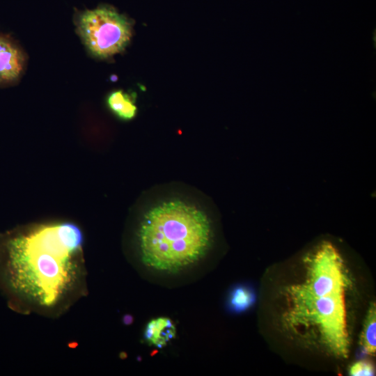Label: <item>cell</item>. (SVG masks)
<instances>
[{"mask_svg": "<svg viewBox=\"0 0 376 376\" xmlns=\"http://www.w3.org/2000/svg\"><path fill=\"white\" fill-rule=\"evenodd\" d=\"M84 234L69 221L17 226L0 233V290L19 312H58L81 295Z\"/></svg>", "mask_w": 376, "mask_h": 376, "instance_id": "obj_1", "label": "cell"}, {"mask_svg": "<svg viewBox=\"0 0 376 376\" xmlns=\"http://www.w3.org/2000/svg\"><path fill=\"white\" fill-rule=\"evenodd\" d=\"M301 274L281 290V326L292 338L338 359L348 357L347 295L352 281L345 256L331 238L303 253Z\"/></svg>", "mask_w": 376, "mask_h": 376, "instance_id": "obj_2", "label": "cell"}, {"mask_svg": "<svg viewBox=\"0 0 376 376\" xmlns=\"http://www.w3.org/2000/svg\"><path fill=\"white\" fill-rule=\"evenodd\" d=\"M136 236L142 263L168 274L178 273L199 262L213 242L207 214L180 199L164 201L150 207L139 224Z\"/></svg>", "mask_w": 376, "mask_h": 376, "instance_id": "obj_3", "label": "cell"}, {"mask_svg": "<svg viewBox=\"0 0 376 376\" xmlns=\"http://www.w3.org/2000/svg\"><path fill=\"white\" fill-rule=\"evenodd\" d=\"M77 32L90 53L100 58L123 51L132 36L127 18L104 6L83 12L77 20Z\"/></svg>", "mask_w": 376, "mask_h": 376, "instance_id": "obj_4", "label": "cell"}, {"mask_svg": "<svg viewBox=\"0 0 376 376\" xmlns=\"http://www.w3.org/2000/svg\"><path fill=\"white\" fill-rule=\"evenodd\" d=\"M26 55L10 36L0 34V88L13 85L22 77Z\"/></svg>", "mask_w": 376, "mask_h": 376, "instance_id": "obj_5", "label": "cell"}, {"mask_svg": "<svg viewBox=\"0 0 376 376\" xmlns=\"http://www.w3.org/2000/svg\"><path fill=\"white\" fill-rule=\"evenodd\" d=\"M176 329L172 320L166 317L151 320L146 325L143 338L149 345L165 347L175 337Z\"/></svg>", "mask_w": 376, "mask_h": 376, "instance_id": "obj_6", "label": "cell"}, {"mask_svg": "<svg viewBox=\"0 0 376 376\" xmlns=\"http://www.w3.org/2000/svg\"><path fill=\"white\" fill-rule=\"evenodd\" d=\"M106 102L111 111L120 120H130L136 115L137 107L134 97L122 90L110 93Z\"/></svg>", "mask_w": 376, "mask_h": 376, "instance_id": "obj_7", "label": "cell"}, {"mask_svg": "<svg viewBox=\"0 0 376 376\" xmlns=\"http://www.w3.org/2000/svg\"><path fill=\"white\" fill-rule=\"evenodd\" d=\"M376 307L373 303L370 306L364 322L360 337L363 351L368 355H375L376 352Z\"/></svg>", "mask_w": 376, "mask_h": 376, "instance_id": "obj_8", "label": "cell"}, {"mask_svg": "<svg viewBox=\"0 0 376 376\" xmlns=\"http://www.w3.org/2000/svg\"><path fill=\"white\" fill-rule=\"evenodd\" d=\"M254 301L253 291L245 285L235 287L230 293L228 304L235 312H242L248 309Z\"/></svg>", "mask_w": 376, "mask_h": 376, "instance_id": "obj_9", "label": "cell"}, {"mask_svg": "<svg viewBox=\"0 0 376 376\" xmlns=\"http://www.w3.org/2000/svg\"><path fill=\"white\" fill-rule=\"evenodd\" d=\"M349 373L352 376H370L375 375L373 364L368 361L354 363L350 368Z\"/></svg>", "mask_w": 376, "mask_h": 376, "instance_id": "obj_10", "label": "cell"}, {"mask_svg": "<svg viewBox=\"0 0 376 376\" xmlns=\"http://www.w3.org/2000/svg\"><path fill=\"white\" fill-rule=\"evenodd\" d=\"M132 322V316H130V315H125V316L123 318V322H124L125 324H131Z\"/></svg>", "mask_w": 376, "mask_h": 376, "instance_id": "obj_11", "label": "cell"}]
</instances>
